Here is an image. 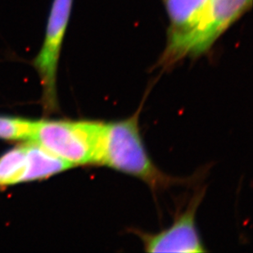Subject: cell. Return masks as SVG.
Instances as JSON below:
<instances>
[{
    "label": "cell",
    "instance_id": "obj_1",
    "mask_svg": "<svg viewBox=\"0 0 253 253\" xmlns=\"http://www.w3.org/2000/svg\"><path fill=\"white\" fill-rule=\"evenodd\" d=\"M140 109L126 119L103 122L99 165L136 177L157 190L185 181L158 169L148 156L139 126Z\"/></svg>",
    "mask_w": 253,
    "mask_h": 253
},
{
    "label": "cell",
    "instance_id": "obj_2",
    "mask_svg": "<svg viewBox=\"0 0 253 253\" xmlns=\"http://www.w3.org/2000/svg\"><path fill=\"white\" fill-rule=\"evenodd\" d=\"M103 122L40 120L31 141L73 168L98 166Z\"/></svg>",
    "mask_w": 253,
    "mask_h": 253
},
{
    "label": "cell",
    "instance_id": "obj_3",
    "mask_svg": "<svg viewBox=\"0 0 253 253\" xmlns=\"http://www.w3.org/2000/svg\"><path fill=\"white\" fill-rule=\"evenodd\" d=\"M72 4L73 0H53L43 43L32 61L41 81L42 104L46 114L57 110V70Z\"/></svg>",
    "mask_w": 253,
    "mask_h": 253
},
{
    "label": "cell",
    "instance_id": "obj_4",
    "mask_svg": "<svg viewBox=\"0 0 253 253\" xmlns=\"http://www.w3.org/2000/svg\"><path fill=\"white\" fill-rule=\"evenodd\" d=\"M72 168L37 143L26 141L0 156V188L48 179Z\"/></svg>",
    "mask_w": 253,
    "mask_h": 253
},
{
    "label": "cell",
    "instance_id": "obj_5",
    "mask_svg": "<svg viewBox=\"0 0 253 253\" xmlns=\"http://www.w3.org/2000/svg\"><path fill=\"white\" fill-rule=\"evenodd\" d=\"M169 19L168 45L161 64L169 67L189 56L208 17L211 0H164Z\"/></svg>",
    "mask_w": 253,
    "mask_h": 253
},
{
    "label": "cell",
    "instance_id": "obj_6",
    "mask_svg": "<svg viewBox=\"0 0 253 253\" xmlns=\"http://www.w3.org/2000/svg\"><path fill=\"white\" fill-rule=\"evenodd\" d=\"M203 194L195 195L186 210L177 215L168 229L157 234H148L134 230L143 242L148 253H205L203 242L197 229L196 216Z\"/></svg>",
    "mask_w": 253,
    "mask_h": 253
},
{
    "label": "cell",
    "instance_id": "obj_7",
    "mask_svg": "<svg viewBox=\"0 0 253 253\" xmlns=\"http://www.w3.org/2000/svg\"><path fill=\"white\" fill-rule=\"evenodd\" d=\"M253 0H211L208 18L193 43L189 57L206 53L234 22L251 7Z\"/></svg>",
    "mask_w": 253,
    "mask_h": 253
},
{
    "label": "cell",
    "instance_id": "obj_8",
    "mask_svg": "<svg viewBox=\"0 0 253 253\" xmlns=\"http://www.w3.org/2000/svg\"><path fill=\"white\" fill-rule=\"evenodd\" d=\"M37 121L22 117L0 116V139L7 141H31Z\"/></svg>",
    "mask_w": 253,
    "mask_h": 253
}]
</instances>
